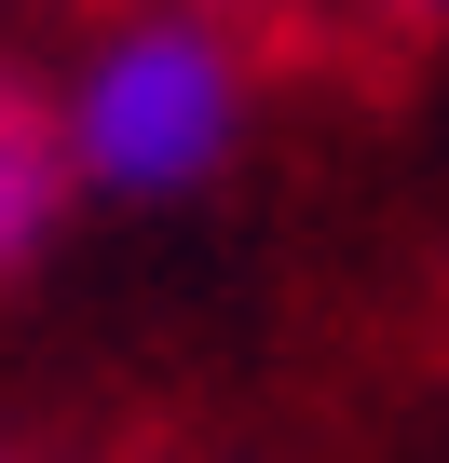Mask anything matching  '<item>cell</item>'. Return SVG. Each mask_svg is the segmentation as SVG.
Listing matches in <instances>:
<instances>
[{"instance_id": "7a4b0ae2", "label": "cell", "mask_w": 449, "mask_h": 463, "mask_svg": "<svg viewBox=\"0 0 449 463\" xmlns=\"http://www.w3.org/2000/svg\"><path fill=\"white\" fill-rule=\"evenodd\" d=\"M82 177H69V137H55V96L0 69V287L42 273V246L69 232Z\"/></svg>"}, {"instance_id": "277c9868", "label": "cell", "mask_w": 449, "mask_h": 463, "mask_svg": "<svg viewBox=\"0 0 449 463\" xmlns=\"http://www.w3.org/2000/svg\"><path fill=\"white\" fill-rule=\"evenodd\" d=\"M0 463H14V449H0Z\"/></svg>"}, {"instance_id": "3957f363", "label": "cell", "mask_w": 449, "mask_h": 463, "mask_svg": "<svg viewBox=\"0 0 449 463\" xmlns=\"http://www.w3.org/2000/svg\"><path fill=\"white\" fill-rule=\"evenodd\" d=\"M368 14H395V28H449V0H368Z\"/></svg>"}, {"instance_id": "6da1fadb", "label": "cell", "mask_w": 449, "mask_h": 463, "mask_svg": "<svg viewBox=\"0 0 449 463\" xmlns=\"http://www.w3.org/2000/svg\"><path fill=\"white\" fill-rule=\"evenodd\" d=\"M69 177L96 204H191L246 150V42L218 0H136L109 14L55 96Z\"/></svg>"}]
</instances>
